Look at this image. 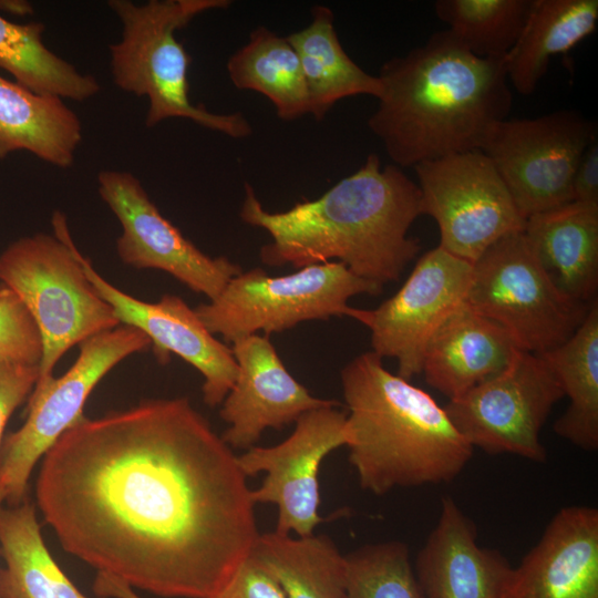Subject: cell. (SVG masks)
Here are the masks:
<instances>
[{"mask_svg": "<svg viewBox=\"0 0 598 598\" xmlns=\"http://www.w3.org/2000/svg\"><path fill=\"white\" fill-rule=\"evenodd\" d=\"M237 455L187 398L83 416L43 455L37 504L63 549L161 597L215 598L260 533Z\"/></svg>", "mask_w": 598, "mask_h": 598, "instance_id": "cell-1", "label": "cell"}, {"mask_svg": "<svg viewBox=\"0 0 598 598\" xmlns=\"http://www.w3.org/2000/svg\"><path fill=\"white\" fill-rule=\"evenodd\" d=\"M421 215L419 186L394 164L382 167L377 154L320 197L283 212L265 209L245 183L239 212L271 238L260 248L264 264L299 269L337 261L382 286L396 281L417 256L420 243L408 231Z\"/></svg>", "mask_w": 598, "mask_h": 598, "instance_id": "cell-2", "label": "cell"}, {"mask_svg": "<svg viewBox=\"0 0 598 598\" xmlns=\"http://www.w3.org/2000/svg\"><path fill=\"white\" fill-rule=\"evenodd\" d=\"M378 78L382 92L368 125L398 167L480 151L512 107L506 58H478L448 29L388 60Z\"/></svg>", "mask_w": 598, "mask_h": 598, "instance_id": "cell-3", "label": "cell"}, {"mask_svg": "<svg viewBox=\"0 0 598 598\" xmlns=\"http://www.w3.org/2000/svg\"><path fill=\"white\" fill-rule=\"evenodd\" d=\"M349 462L374 495L454 480L473 447L444 408L424 390L388 371L373 351L341 370Z\"/></svg>", "mask_w": 598, "mask_h": 598, "instance_id": "cell-4", "label": "cell"}, {"mask_svg": "<svg viewBox=\"0 0 598 598\" xmlns=\"http://www.w3.org/2000/svg\"><path fill=\"white\" fill-rule=\"evenodd\" d=\"M228 0H110L107 6L122 23V37L110 45V65L115 85L136 96H146L150 105L145 125L181 117L206 128L244 138L251 134L248 120L240 113L216 114L188 96L187 71L190 56L175 33L198 14L225 9Z\"/></svg>", "mask_w": 598, "mask_h": 598, "instance_id": "cell-5", "label": "cell"}, {"mask_svg": "<svg viewBox=\"0 0 598 598\" xmlns=\"http://www.w3.org/2000/svg\"><path fill=\"white\" fill-rule=\"evenodd\" d=\"M53 235L23 236L0 254V283L12 290L33 318L42 339L40 388L73 346L120 326L83 268L65 216H52Z\"/></svg>", "mask_w": 598, "mask_h": 598, "instance_id": "cell-6", "label": "cell"}, {"mask_svg": "<svg viewBox=\"0 0 598 598\" xmlns=\"http://www.w3.org/2000/svg\"><path fill=\"white\" fill-rule=\"evenodd\" d=\"M383 286L330 261L271 277L261 268L233 277L217 297L194 308L196 315L225 342L256 334L282 332L300 322L350 317V298L379 295Z\"/></svg>", "mask_w": 598, "mask_h": 598, "instance_id": "cell-7", "label": "cell"}, {"mask_svg": "<svg viewBox=\"0 0 598 598\" xmlns=\"http://www.w3.org/2000/svg\"><path fill=\"white\" fill-rule=\"evenodd\" d=\"M465 302L503 327L519 349L535 354L565 342L594 303L558 290L524 231L501 238L473 262Z\"/></svg>", "mask_w": 598, "mask_h": 598, "instance_id": "cell-8", "label": "cell"}, {"mask_svg": "<svg viewBox=\"0 0 598 598\" xmlns=\"http://www.w3.org/2000/svg\"><path fill=\"white\" fill-rule=\"evenodd\" d=\"M151 340L126 324L95 334L80 346L73 365L60 378L33 388L24 424L8 434L0 450V491L11 505L21 504L37 462L83 415L84 404L103 377Z\"/></svg>", "mask_w": 598, "mask_h": 598, "instance_id": "cell-9", "label": "cell"}, {"mask_svg": "<svg viewBox=\"0 0 598 598\" xmlns=\"http://www.w3.org/2000/svg\"><path fill=\"white\" fill-rule=\"evenodd\" d=\"M597 125L575 110L534 118H505L480 148L493 163L525 219L573 202L578 161Z\"/></svg>", "mask_w": 598, "mask_h": 598, "instance_id": "cell-10", "label": "cell"}, {"mask_svg": "<svg viewBox=\"0 0 598 598\" xmlns=\"http://www.w3.org/2000/svg\"><path fill=\"white\" fill-rule=\"evenodd\" d=\"M564 398L545 361L516 349L508 364L443 406L471 444L488 454H514L544 462L540 431L553 406Z\"/></svg>", "mask_w": 598, "mask_h": 598, "instance_id": "cell-11", "label": "cell"}, {"mask_svg": "<svg viewBox=\"0 0 598 598\" xmlns=\"http://www.w3.org/2000/svg\"><path fill=\"white\" fill-rule=\"evenodd\" d=\"M421 213L440 229V247L474 262L494 243L524 231L518 210L491 159L471 151L415 165Z\"/></svg>", "mask_w": 598, "mask_h": 598, "instance_id": "cell-12", "label": "cell"}, {"mask_svg": "<svg viewBox=\"0 0 598 598\" xmlns=\"http://www.w3.org/2000/svg\"><path fill=\"white\" fill-rule=\"evenodd\" d=\"M473 264L437 246L425 252L391 298L375 309L353 308L350 318L370 330L372 351L398 362L410 380L422 371L423 352L435 331L466 298Z\"/></svg>", "mask_w": 598, "mask_h": 598, "instance_id": "cell-13", "label": "cell"}, {"mask_svg": "<svg viewBox=\"0 0 598 598\" xmlns=\"http://www.w3.org/2000/svg\"><path fill=\"white\" fill-rule=\"evenodd\" d=\"M339 405L308 411L295 422L293 432L274 446H252L237 455L247 477L266 472L261 485L251 489L254 504H274L278 509L275 532L313 534L324 519L319 515V470L322 461L347 444V413Z\"/></svg>", "mask_w": 598, "mask_h": 598, "instance_id": "cell-14", "label": "cell"}, {"mask_svg": "<svg viewBox=\"0 0 598 598\" xmlns=\"http://www.w3.org/2000/svg\"><path fill=\"white\" fill-rule=\"evenodd\" d=\"M97 192L122 226L116 252L123 264L165 271L209 300L243 271L226 257H210L189 241L159 213L132 173L101 171Z\"/></svg>", "mask_w": 598, "mask_h": 598, "instance_id": "cell-15", "label": "cell"}, {"mask_svg": "<svg viewBox=\"0 0 598 598\" xmlns=\"http://www.w3.org/2000/svg\"><path fill=\"white\" fill-rule=\"evenodd\" d=\"M84 271L99 295L113 308L121 324L145 333L161 363L175 353L204 378V402L215 408L224 401L237 378L231 348L219 341L200 321L195 310L181 297L164 295L157 302H146L110 283L83 257Z\"/></svg>", "mask_w": 598, "mask_h": 598, "instance_id": "cell-16", "label": "cell"}, {"mask_svg": "<svg viewBox=\"0 0 598 598\" xmlns=\"http://www.w3.org/2000/svg\"><path fill=\"white\" fill-rule=\"evenodd\" d=\"M238 372L221 402L229 425L221 437L231 448L248 450L267 429L280 430L303 413L338 401L313 396L287 370L269 336L250 334L233 342Z\"/></svg>", "mask_w": 598, "mask_h": 598, "instance_id": "cell-17", "label": "cell"}, {"mask_svg": "<svg viewBox=\"0 0 598 598\" xmlns=\"http://www.w3.org/2000/svg\"><path fill=\"white\" fill-rule=\"evenodd\" d=\"M506 598H598V509L561 508L513 567Z\"/></svg>", "mask_w": 598, "mask_h": 598, "instance_id": "cell-18", "label": "cell"}, {"mask_svg": "<svg viewBox=\"0 0 598 598\" xmlns=\"http://www.w3.org/2000/svg\"><path fill=\"white\" fill-rule=\"evenodd\" d=\"M474 523L451 496L420 549L414 573L425 598H506L513 567L476 542Z\"/></svg>", "mask_w": 598, "mask_h": 598, "instance_id": "cell-19", "label": "cell"}, {"mask_svg": "<svg viewBox=\"0 0 598 598\" xmlns=\"http://www.w3.org/2000/svg\"><path fill=\"white\" fill-rule=\"evenodd\" d=\"M516 349L503 327L464 301L430 339L421 373L451 400L499 373Z\"/></svg>", "mask_w": 598, "mask_h": 598, "instance_id": "cell-20", "label": "cell"}, {"mask_svg": "<svg viewBox=\"0 0 598 598\" xmlns=\"http://www.w3.org/2000/svg\"><path fill=\"white\" fill-rule=\"evenodd\" d=\"M527 243L550 281L590 305L598 290V205L569 202L526 219Z\"/></svg>", "mask_w": 598, "mask_h": 598, "instance_id": "cell-21", "label": "cell"}, {"mask_svg": "<svg viewBox=\"0 0 598 598\" xmlns=\"http://www.w3.org/2000/svg\"><path fill=\"white\" fill-rule=\"evenodd\" d=\"M82 137L81 121L64 100L34 93L0 75V159L27 151L68 168Z\"/></svg>", "mask_w": 598, "mask_h": 598, "instance_id": "cell-22", "label": "cell"}, {"mask_svg": "<svg viewBox=\"0 0 598 598\" xmlns=\"http://www.w3.org/2000/svg\"><path fill=\"white\" fill-rule=\"evenodd\" d=\"M597 22V0H532L524 28L506 55L509 83L522 95L533 94L550 58L570 51Z\"/></svg>", "mask_w": 598, "mask_h": 598, "instance_id": "cell-23", "label": "cell"}, {"mask_svg": "<svg viewBox=\"0 0 598 598\" xmlns=\"http://www.w3.org/2000/svg\"><path fill=\"white\" fill-rule=\"evenodd\" d=\"M311 16L308 27L287 37L300 61L309 113L320 121L341 99L360 94L379 99L382 92L380 79L363 71L346 53L334 29L331 9L315 6Z\"/></svg>", "mask_w": 598, "mask_h": 598, "instance_id": "cell-24", "label": "cell"}, {"mask_svg": "<svg viewBox=\"0 0 598 598\" xmlns=\"http://www.w3.org/2000/svg\"><path fill=\"white\" fill-rule=\"evenodd\" d=\"M557 379L569 405L554 423L560 437L585 451L598 448V300L561 344L538 354Z\"/></svg>", "mask_w": 598, "mask_h": 598, "instance_id": "cell-25", "label": "cell"}, {"mask_svg": "<svg viewBox=\"0 0 598 598\" xmlns=\"http://www.w3.org/2000/svg\"><path fill=\"white\" fill-rule=\"evenodd\" d=\"M0 554L1 598H89L52 558L32 503L0 508Z\"/></svg>", "mask_w": 598, "mask_h": 598, "instance_id": "cell-26", "label": "cell"}, {"mask_svg": "<svg viewBox=\"0 0 598 598\" xmlns=\"http://www.w3.org/2000/svg\"><path fill=\"white\" fill-rule=\"evenodd\" d=\"M251 555L278 581L287 598H348L346 557L326 535L292 538L260 534Z\"/></svg>", "mask_w": 598, "mask_h": 598, "instance_id": "cell-27", "label": "cell"}, {"mask_svg": "<svg viewBox=\"0 0 598 598\" xmlns=\"http://www.w3.org/2000/svg\"><path fill=\"white\" fill-rule=\"evenodd\" d=\"M233 84L267 96L279 118L292 121L309 113V96L299 58L288 42L266 27L250 32L248 42L227 62Z\"/></svg>", "mask_w": 598, "mask_h": 598, "instance_id": "cell-28", "label": "cell"}, {"mask_svg": "<svg viewBox=\"0 0 598 598\" xmlns=\"http://www.w3.org/2000/svg\"><path fill=\"white\" fill-rule=\"evenodd\" d=\"M44 30L42 22L17 23L0 14V68L38 94L76 102L96 95V78L52 52L43 42Z\"/></svg>", "mask_w": 598, "mask_h": 598, "instance_id": "cell-29", "label": "cell"}, {"mask_svg": "<svg viewBox=\"0 0 598 598\" xmlns=\"http://www.w3.org/2000/svg\"><path fill=\"white\" fill-rule=\"evenodd\" d=\"M532 0H437L436 17L474 55L504 59L516 43Z\"/></svg>", "mask_w": 598, "mask_h": 598, "instance_id": "cell-30", "label": "cell"}, {"mask_svg": "<svg viewBox=\"0 0 598 598\" xmlns=\"http://www.w3.org/2000/svg\"><path fill=\"white\" fill-rule=\"evenodd\" d=\"M344 557L348 598H425L404 543L365 545Z\"/></svg>", "mask_w": 598, "mask_h": 598, "instance_id": "cell-31", "label": "cell"}, {"mask_svg": "<svg viewBox=\"0 0 598 598\" xmlns=\"http://www.w3.org/2000/svg\"><path fill=\"white\" fill-rule=\"evenodd\" d=\"M42 339L30 312L9 288L0 283V362L38 364Z\"/></svg>", "mask_w": 598, "mask_h": 598, "instance_id": "cell-32", "label": "cell"}, {"mask_svg": "<svg viewBox=\"0 0 598 598\" xmlns=\"http://www.w3.org/2000/svg\"><path fill=\"white\" fill-rule=\"evenodd\" d=\"M38 379V364L0 362V450L8 420L32 392Z\"/></svg>", "mask_w": 598, "mask_h": 598, "instance_id": "cell-33", "label": "cell"}, {"mask_svg": "<svg viewBox=\"0 0 598 598\" xmlns=\"http://www.w3.org/2000/svg\"><path fill=\"white\" fill-rule=\"evenodd\" d=\"M215 598H287L275 577L251 555Z\"/></svg>", "mask_w": 598, "mask_h": 598, "instance_id": "cell-34", "label": "cell"}, {"mask_svg": "<svg viewBox=\"0 0 598 598\" xmlns=\"http://www.w3.org/2000/svg\"><path fill=\"white\" fill-rule=\"evenodd\" d=\"M574 202L598 205V138L581 154L571 181Z\"/></svg>", "mask_w": 598, "mask_h": 598, "instance_id": "cell-35", "label": "cell"}, {"mask_svg": "<svg viewBox=\"0 0 598 598\" xmlns=\"http://www.w3.org/2000/svg\"><path fill=\"white\" fill-rule=\"evenodd\" d=\"M92 589L100 598H142L130 585L102 571H97Z\"/></svg>", "mask_w": 598, "mask_h": 598, "instance_id": "cell-36", "label": "cell"}, {"mask_svg": "<svg viewBox=\"0 0 598 598\" xmlns=\"http://www.w3.org/2000/svg\"><path fill=\"white\" fill-rule=\"evenodd\" d=\"M0 11L16 16H29L33 13V8L27 1L0 0Z\"/></svg>", "mask_w": 598, "mask_h": 598, "instance_id": "cell-37", "label": "cell"}, {"mask_svg": "<svg viewBox=\"0 0 598 598\" xmlns=\"http://www.w3.org/2000/svg\"><path fill=\"white\" fill-rule=\"evenodd\" d=\"M2 501H4V496H3L2 492L0 491V505H1Z\"/></svg>", "mask_w": 598, "mask_h": 598, "instance_id": "cell-38", "label": "cell"}]
</instances>
